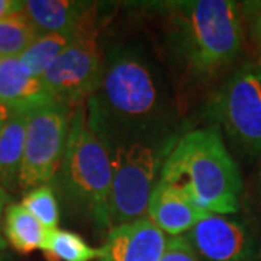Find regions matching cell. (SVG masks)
I'll list each match as a JSON object with an SVG mask.
<instances>
[{
	"mask_svg": "<svg viewBox=\"0 0 261 261\" xmlns=\"http://www.w3.org/2000/svg\"><path fill=\"white\" fill-rule=\"evenodd\" d=\"M257 63H258V64H261V61H257Z\"/></svg>",
	"mask_w": 261,
	"mask_h": 261,
	"instance_id": "cell-26",
	"label": "cell"
},
{
	"mask_svg": "<svg viewBox=\"0 0 261 261\" xmlns=\"http://www.w3.org/2000/svg\"><path fill=\"white\" fill-rule=\"evenodd\" d=\"M22 12L39 34L75 35L84 25L94 20L90 2L27 0Z\"/></svg>",
	"mask_w": 261,
	"mask_h": 261,
	"instance_id": "cell-11",
	"label": "cell"
},
{
	"mask_svg": "<svg viewBox=\"0 0 261 261\" xmlns=\"http://www.w3.org/2000/svg\"><path fill=\"white\" fill-rule=\"evenodd\" d=\"M73 109L56 100L35 108L28 121L18 186L23 190L49 185L60 168Z\"/></svg>",
	"mask_w": 261,
	"mask_h": 261,
	"instance_id": "cell-7",
	"label": "cell"
},
{
	"mask_svg": "<svg viewBox=\"0 0 261 261\" xmlns=\"http://www.w3.org/2000/svg\"><path fill=\"white\" fill-rule=\"evenodd\" d=\"M71 215L97 231H109L112 164L103 141L86 116V103L73 109L60 168L49 183Z\"/></svg>",
	"mask_w": 261,
	"mask_h": 261,
	"instance_id": "cell-4",
	"label": "cell"
},
{
	"mask_svg": "<svg viewBox=\"0 0 261 261\" xmlns=\"http://www.w3.org/2000/svg\"><path fill=\"white\" fill-rule=\"evenodd\" d=\"M8 116H9V111L3 105H0V130L3 128V125H5V122L8 119Z\"/></svg>",
	"mask_w": 261,
	"mask_h": 261,
	"instance_id": "cell-24",
	"label": "cell"
},
{
	"mask_svg": "<svg viewBox=\"0 0 261 261\" xmlns=\"http://www.w3.org/2000/svg\"><path fill=\"white\" fill-rule=\"evenodd\" d=\"M241 5L232 0L167 3V41L189 77L211 82L231 68L245 44Z\"/></svg>",
	"mask_w": 261,
	"mask_h": 261,
	"instance_id": "cell-2",
	"label": "cell"
},
{
	"mask_svg": "<svg viewBox=\"0 0 261 261\" xmlns=\"http://www.w3.org/2000/svg\"><path fill=\"white\" fill-rule=\"evenodd\" d=\"M174 142L151 144L137 141L108 148L112 164V228L147 218L151 196L159 185L161 168Z\"/></svg>",
	"mask_w": 261,
	"mask_h": 261,
	"instance_id": "cell-5",
	"label": "cell"
},
{
	"mask_svg": "<svg viewBox=\"0 0 261 261\" xmlns=\"http://www.w3.org/2000/svg\"><path fill=\"white\" fill-rule=\"evenodd\" d=\"M257 187H258V195L261 199V157H260V164H258V176H257Z\"/></svg>",
	"mask_w": 261,
	"mask_h": 261,
	"instance_id": "cell-25",
	"label": "cell"
},
{
	"mask_svg": "<svg viewBox=\"0 0 261 261\" xmlns=\"http://www.w3.org/2000/svg\"><path fill=\"white\" fill-rule=\"evenodd\" d=\"M159 183L176 189L209 214L237 215L243 178L218 126L187 132L174 142Z\"/></svg>",
	"mask_w": 261,
	"mask_h": 261,
	"instance_id": "cell-3",
	"label": "cell"
},
{
	"mask_svg": "<svg viewBox=\"0 0 261 261\" xmlns=\"http://www.w3.org/2000/svg\"><path fill=\"white\" fill-rule=\"evenodd\" d=\"M102 51L94 20L84 25L71 44L41 77L53 100L74 109L97 90L103 73Z\"/></svg>",
	"mask_w": 261,
	"mask_h": 261,
	"instance_id": "cell-8",
	"label": "cell"
},
{
	"mask_svg": "<svg viewBox=\"0 0 261 261\" xmlns=\"http://www.w3.org/2000/svg\"><path fill=\"white\" fill-rule=\"evenodd\" d=\"M20 203L47 229L58 228L60 202L56 196V190L51 185H42L28 190Z\"/></svg>",
	"mask_w": 261,
	"mask_h": 261,
	"instance_id": "cell-19",
	"label": "cell"
},
{
	"mask_svg": "<svg viewBox=\"0 0 261 261\" xmlns=\"http://www.w3.org/2000/svg\"><path fill=\"white\" fill-rule=\"evenodd\" d=\"M32 111L34 109L10 111L0 130V186L6 190L18 185L27 128Z\"/></svg>",
	"mask_w": 261,
	"mask_h": 261,
	"instance_id": "cell-14",
	"label": "cell"
},
{
	"mask_svg": "<svg viewBox=\"0 0 261 261\" xmlns=\"http://www.w3.org/2000/svg\"><path fill=\"white\" fill-rule=\"evenodd\" d=\"M200 261H260L261 238L238 215L207 214L186 233Z\"/></svg>",
	"mask_w": 261,
	"mask_h": 261,
	"instance_id": "cell-9",
	"label": "cell"
},
{
	"mask_svg": "<svg viewBox=\"0 0 261 261\" xmlns=\"http://www.w3.org/2000/svg\"><path fill=\"white\" fill-rule=\"evenodd\" d=\"M160 261H200L186 235L168 238L166 251Z\"/></svg>",
	"mask_w": 261,
	"mask_h": 261,
	"instance_id": "cell-21",
	"label": "cell"
},
{
	"mask_svg": "<svg viewBox=\"0 0 261 261\" xmlns=\"http://www.w3.org/2000/svg\"><path fill=\"white\" fill-rule=\"evenodd\" d=\"M167 235L148 218L118 225L106 232L97 261H160Z\"/></svg>",
	"mask_w": 261,
	"mask_h": 261,
	"instance_id": "cell-10",
	"label": "cell"
},
{
	"mask_svg": "<svg viewBox=\"0 0 261 261\" xmlns=\"http://www.w3.org/2000/svg\"><path fill=\"white\" fill-rule=\"evenodd\" d=\"M74 35L67 34H41L20 56L19 60L34 77L41 80L47 70L64 53Z\"/></svg>",
	"mask_w": 261,
	"mask_h": 261,
	"instance_id": "cell-17",
	"label": "cell"
},
{
	"mask_svg": "<svg viewBox=\"0 0 261 261\" xmlns=\"http://www.w3.org/2000/svg\"><path fill=\"white\" fill-rule=\"evenodd\" d=\"M8 205H9V193L5 187L0 186V258L5 254L6 247H8V243H6L5 235H3V214H5V209Z\"/></svg>",
	"mask_w": 261,
	"mask_h": 261,
	"instance_id": "cell-22",
	"label": "cell"
},
{
	"mask_svg": "<svg viewBox=\"0 0 261 261\" xmlns=\"http://www.w3.org/2000/svg\"><path fill=\"white\" fill-rule=\"evenodd\" d=\"M51 100L42 82L29 73L19 57L0 58V105L9 112L35 109Z\"/></svg>",
	"mask_w": 261,
	"mask_h": 261,
	"instance_id": "cell-13",
	"label": "cell"
},
{
	"mask_svg": "<svg viewBox=\"0 0 261 261\" xmlns=\"http://www.w3.org/2000/svg\"><path fill=\"white\" fill-rule=\"evenodd\" d=\"M245 37L255 53L257 61H261V0L241 2Z\"/></svg>",
	"mask_w": 261,
	"mask_h": 261,
	"instance_id": "cell-20",
	"label": "cell"
},
{
	"mask_svg": "<svg viewBox=\"0 0 261 261\" xmlns=\"http://www.w3.org/2000/svg\"><path fill=\"white\" fill-rule=\"evenodd\" d=\"M209 212L200 209L189 197L173 187L159 183L149 200L147 218L159 229L173 237H181L192 231Z\"/></svg>",
	"mask_w": 261,
	"mask_h": 261,
	"instance_id": "cell-12",
	"label": "cell"
},
{
	"mask_svg": "<svg viewBox=\"0 0 261 261\" xmlns=\"http://www.w3.org/2000/svg\"><path fill=\"white\" fill-rule=\"evenodd\" d=\"M212 111L233 149L247 159H260L261 64L237 67L215 94Z\"/></svg>",
	"mask_w": 261,
	"mask_h": 261,
	"instance_id": "cell-6",
	"label": "cell"
},
{
	"mask_svg": "<svg viewBox=\"0 0 261 261\" xmlns=\"http://www.w3.org/2000/svg\"><path fill=\"white\" fill-rule=\"evenodd\" d=\"M87 123L106 148L122 142H174V111L159 67L138 48H112L100 84L86 102Z\"/></svg>",
	"mask_w": 261,
	"mask_h": 261,
	"instance_id": "cell-1",
	"label": "cell"
},
{
	"mask_svg": "<svg viewBox=\"0 0 261 261\" xmlns=\"http://www.w3.org/2000/svg\"><path fill=\"white\" fill-rule=\"evenodd\" d=\"M41 251L48 261H97L100 258V248L89 245L79 233L61 228L48 229Z\"/></svg>",
	"mask_w": 261,
	"mask_h": 261,
	"instance_id": "cell-16",
	"label": "cell"
},
{
	"mask_svg": "<svg viewBox=\"0 0 261 261\" xmlns=\"http://www.w3.org/2000/svg\"><path fill=\"white\" fill-rule=\"evenodd\" d=\"M39 35L23 12L0 19V58L19 57Z\"/></svg>",
	"mask_w": 261,
	"mask_h": 261,
	"instance_id": "cell-18",
	"label": "cell"
},
{
	"mask_svg": "<svg viewBox=\"0 0 261 261\" xmlns=\"http://www.w3.org/2000/svg\"><path fill=\"white\" fill-rule=\"evenodd\" d=\"M23 9V2L20 0H0V19H5L19 13Z\"/></svg>",
	"mask_w": 261,
	"mask_h": 261,
	"instance_id": "cell-23",
	"label": "cell"
},
{
	"mask_svg": "<svg viewBox=\"0 0 261 261\" xmlns=\"http://www.w3.org/2000/svg\"><path fill=\"white\" fill-rule=\"evenodd\" d=\"M48 229L22 206L9 203L3 214L5 240L20 254L41 250L47 238Z\"/></svg>",
	"mask_w": 261,
	"mask_h": 261,
	"instance_id": "cell-15",
	"label": "cell"
}]
</instances>
